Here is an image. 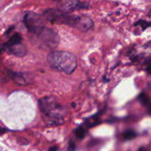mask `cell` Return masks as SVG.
Here are the masks:
<instances>
[{
    "mask_svg": "<svg viewBox=\"0 0 151 151\" xmlns=\"http://www.w3.org/2000/svg\"><path fill=\"white\" fill-rule=\"evenodd\" d=\"M90 7V4L86 1H63L59 4V9L63 11L69 13L74 10H85Z\"/></svg>",
    "mask_w": 151,
    "mask_h": 151,
    "instance_id": "8992f818",
    "label": "cell"
},
{
    "mask_svg": "<svg viewBox=\"0 0 151 151\" xmlns=\"http://www.w3.org/2000/svg\"><path fill=\"white\" fill-rule=\"evenodd\" d=\"M94 26V22L91 18L85 15H80L78 16L75 23V28H77L82 32H87Z\"/></svg>",
    "mask_w": 151,
    "mask_h": 151,
    "instance_id": "52a82bcc",
    "label": "cell"
},
{
    "mask_svg": "<svg viewBox=\"0 0 151 151\" xmlns=\"http://www.w3.org/2000/svg\"><path fill=\"white\" fill-rule=\"evenodd\" d=\"M147 72H148L149 74H151V63L150 65H149L148 66H147Z\"/></svg>",
    "mask_w": 151,
    "mask_h": 151,
    "instance_id": "e0dca14e",
    "label": "cell"
},
{
    "mask_svg": "<svg viewBox=\"0 0 151 151\" xmlns=\"http://www.w3.org/2000/svg\"><path fill=\"white\" fill-rule=\"evenodd\" d=\"M9 75H10V78L18 85H27L29 82L27 80V78L23 73H18V72L9 71Z\"/></svg>",
    "mask_w": 151,
    "mask_h": 151,
    "instance_id": "ba28073f",
    "label": "cell"
},
{
    "mask_svg": "<svg viewBox=\"0 0 151 151\" xmlns=\"http://www.w3.org/2000/svg\"><path fill=\"white\" fill-rule=\"evenodd\" d=\"M48 151H58V148L56 147H52L49 149Z\"/></svg>",
    "mask_w": 151,
    "mask_h": 151,
    "instance_id": "2e32d148",
    "label": "cell"
},
{
    "mask_svg": "<svg viewBox=\"0 0 151 151\" xmlns=\"http://www.w3.org/2000/svg\"><path fill=\"white\" fill-rule=\"evenodd\" d=\"M150 113L151 114V106H150Z\"/></svg>",
    "mask_w": 151,
    "mask_h": 151,
    "instance_id": "d6986e66",
    "label": "cell"
},
{
    "mask_svg": "<svg viewBox=\"0 0 151 151\" xmlns=\"http://www.w3.org/2000/svg\"><path fill=\"white\" fill-rule=\"evenodd\" d=\"M138 100H139L140 103L143 105V106H146L149 102V98L145 93H142L139 94L138 97Z\"/></svg>",
    "mask_w": 151,
    "mask_h": 151,
    "instance_id": "4fadbf2b",
    "label": "cell"
},
{
    "mask_svg": "<svg viewBox=\"0 0 151 151\" xmlns=\"http://www.w3.org/2000/svg\"><path fill=\"white\" fill-rule=\"evenodd\" d=\"M135 25H140L141 27H142L143 29H145V28L151 26V23H149V22H147L146 21L141 20L139 22H137L135 23Z\"/></svg>",
    "mask_w": 151,
    "mask_h": 151,
    "instance_id": "5bb4252c",
    "label": "cell"
},
{
    "mask_svg": "<svg viewBox=\"0 0 151 151\" xmlns=\"http://www.w3.org/2000/svg\"><path fill=\"white\" fill-rule=\"evenodd\" d=\"M138 151H147V150L145 148V147H140Z\"/></svg>",
    "mask_w": 151,
    "mask_h": 151,
    "instance_id": "ac0fdd59",
    "label": "cell"
},
{
    "mask_svg": "<svg viewBox=\"0 0 151 151\" xmlns=\"http://www.w3.org/2000/svg\"><path fill=\"white\" fill-rule=\"evenodd\" d=\"M37 37L50 48L57 46L59 42V38L57 33L52 29L47 27H46Z\"/></svg>",
    "mask_w": 151,
    "mask_h": 151,
    "instance_id": "5b68a950",
    "label": "cell"
},
{
    "mask_svg": "<svg viewBox=\"0 0 151 151\" xmlns=\"http://www.w3.org/2000/svg\"><path fill=\"white\" fill-rule=\"evenodd\" d=\"M38 107L46 117L51 120V123H63V116L66 114V109L60 105L53 97H44L38 100Z\"/></svg>",
    "mask_w": 151,
    "mask_h": 151,
    "instance_id": "7a4b0ae2",
    "label": "cell"
},
{
    "mask_svg": "<svg viewBox=\"0 0 151 151\" xmlns=\"http://www.w3.org/2000/svg\"><path fill=\"white\" fill-rule=\"evenodd\" d=\"M47 60L52 68L66 74L72 73L78 66L75 55L68 52L52 51L49 53Z\"/></svg>",
    "mask_w": 151,
    "mask_h": 151,
    "instance_id": "6da1fadb",
    "label": "cell"
},
{
    "mask_svg": "<svg viewBox=\"0 0 151 151\" xmlns=\"http://www.w3.org/2000/svg\"><path fill=\"white\" fill-rule=\"evenodd\" d=\"M69 149L70 151H75V145L73 142H70V143H69Z\"/></svg>",
    "mask_w": 151,
    "mask_h": 151,
    "instance_id": "9a60e30c",
    "label": "cell"
},
{
    "mask_svg": "<svg viewBox=\"0 0 151 151\" xmlns=\"http://www.w3.org/2000/svg\"><path fill=\"white\" fill-rule=\"evenodd\" d=\"M22 38L20 34L16 33L12 36V38L4 44V47H6L7 48H9L10 47H13V46L17 45V44H21V41H22Z\"/></svg>",
    "mask_w": 151,
    "mask_h": 151,
    "instance_id": "30bf717a",
    "label": "cell"
},
{
    "mask_svg": "<svg viewBox=\"0 0 151 151\" xmlns=\"http://www.w3.org/2000/svg\"><path fill=\"white\" fill-rule=\"evenodd\" d=\"M24 22L28 31L38 36L46 28L44 22L39 14L29 12L24 18Z\"/></svg>",
    "mask_w": 151,
    "mask_h": 151,
    "instance_id": "277c9868",
    "label": "cell"
},
{
    "mask_svg": "<svg viewBox=\"0 0 151 151\" xmlns=\"http://www.w3.org/2000/svg\"><path fill=\"white\" fill-rule=\"evenodd\" d=\"M43 15L47 21L52 23L66 24L72 27H75L78 17V16L72 15L69 13H66L58 8L47 9L44 11Z\"/></svg>",
    "mask_w": 151,
    "mask_h": 151,
    "instance_id": "3957f363",
    "label": "cell"
},
{
    "mask_svg": "<svg viewBox=\"0 0 151 151\" xmlns=\"http://www.w3.org/2000/svg\"><path fill=\"white\" fill-rule=\"evenodd\" d=\"M136 137H137V134L134 131H131V130L125 131L123 134L124 139L126 140H131L134 138H135Z\"/></svg>",
    "mask_w": 151,
    "mask_h": 151,
    "instance_id": "8fae6325",
    "label": "cell"
},
{
    "mask_svg": "<svg viewBox=\"0 0 151 151\" xmlns=\"http://www.w3.org/2000/svg\"><path fill=\"white\" fill-rule=\"evenodd\" d=\"M9 52L17 57H24L27 54V48L24 44H19L7 48Z\"/></svg>",
    "mask_w": 151,
    "mask_h": 151,
    "instance_id": "9c48e42d",
    "label": "cell"
},
{
    "mask_svg": "<svg viewBox=\"0 0 151 151\" xmlns=\"http://www.w3.org/2000/svg\"><path fill=\"white\" fill-rule=\"evenodd\" d=\"M76 136L79 139H83L86 136V130L83 127H79L76 130Z\"/></svg>",
    "mask_w": 151,
    "mask_h": 151,
    "instance_id": "7c38bea8",
    "label": "cell"
}]
</instances>
